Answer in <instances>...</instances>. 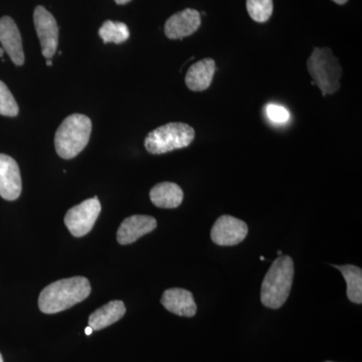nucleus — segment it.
<instances>
[{
    "label": "nucleus",
    "mask_w": 362,
    "mask_h": 362,
    "mask_svg": "<svg viewBox=\"0 0 362 362\" xmlns=\"http://www.w3.org/2000/svg\"><path fill=\"white\" fill-rule=\"evenodd\" d=\"M90 294L89 280L73 277L56 281L40 292V310L45 314H56L81 303Z\"/></svg>",
    "instance_id": "nucleus-1"
},
{
    "label": "nucleus",
    "mask_w": 362,
    "mask_h": 362,
    "mask_svg": "<svg viewBox=\"0 0 362 362\" xmlns=\"http://www.w3.org/2000/svg\"><path fill=\"white\" fill-rule=\"evenodd\" d=\"M294 280V262L290 256H279L267 272L261 287V302L271 309H279L289 298Z\"/></svg>",
    "instance_id": "nucleus-2"
},
{
    "label": "nucleus",
    "mask_w": 362,
    "mask_h": 362,
    "mask_svg": "<svg viewBox=\"0 0 362 362\" xmlns=\"http://www.w3.org/2000/svg\"><path fill=\"white\" fill-rule=\"evenodd\" d=\"M90 133L92 122L89 117L83 114L66 117L54 136L57 153L64 159L78 156L89 143Z\"/></svg>",
    "instance_id": "nucleus-3"
},
{
    "label": "nucleus",
    "mask_w": 362,
    "mask_h": 362,
    "mask_svg": "<svg viewBox=\"0 0 362 362\" xmlns=\"http://www.w3.org/2000/svg\"><path fill=\"white\" fill-rule=\"evenodd\" d=\"M307 68L323 96L334 94L340 88L342 68L337 57L328 47L314 49L307 61Z\"/></svg>",
    "instance_id": "nucleus-4"
},
{
    "label": "nucleus",
    "mask_w": 362,
    "mask_h": 362,
    "mask_svg": "<svg viewBox=\"0 0 362 362\" xmlns=\"http://www.w3.org/2000/svg\"><path fill=\"white\" fill-rule=\"evenodd\" d=\"M195 132L185 123H168L149 133L145 138V148L151 154H164L185 148L194 141Z\"/></svg>",
    "instance_id": "nucleus-5"
},
{
    "label": "nucleus",
    "mask_w": 362,
    "mask_h": 362,
    "mask_svg": "<svg viewBox=\"0 0 362 362\" xmlns=\"http://www.w3.org/2000/svg\"><path fill=\"white\" fill-rule=\"evenodd\" d=\"M101 213V204L97 197L81 202L71 207L66 214L65 223L74 237L81 238L89 233L94 228Z\"/></svg>",
    "instance_id": "nucleus-6"
},
{
    "label": "nucleus",
    "mask_w": 362,
    "mask_h": 362,
    "mask_svg": "<svg viewBox=\"0 0 362 362\" xmlns=\"http://www.w3.org/2000/svg\"><path fill=\"white\" fill-rule=\"evenodd\" d=\"M33 21L42 47V56L45 59H51L58 49V23L52 14L42 6L35 7Z\"/></svg>",
    "instance_id": "nucleus-7"
},
{
    "label": "nucleus",
    "mask_w": 362,
    "mask_h": 362,
    "mask_svg": "<svg viewBox=\"0 0 362 362\" xmlns=\"http://www.w3.org/2000/svg\"><path fill=\"white\" fill-rule=\"evenodd\" d=\"M247 232L249 228L245 221L226 214L220 216L214 223L211 238L214 244L218 246H235L246 239Z\"/></svg>",
    "instance_id": "nucleus-8"
},
{
    "label": "nucleus",
    "mask_w": 362,
    "mask_h": 362,
    "mask_svg": "<svg viewBox=\"0 0 362 362\" xmlns=\"http://www.w3.org/2000/svg\"><path fill=\"white\" fill-rule=\"evenodd\" d=\"M23 183L20 168L13 157L0 154V197L16 201L21 197Z\"/></svg>",
    "instance_id": "nucleus-9"
},
{
    "label": "nucleus",
    "mask_w": 362,
    "mask_h": 362,
    "mask_svg": "<svg viewBox=\"0 0 362 362\" xmlns=\"http://www.w3.org/2000/svg\"><path fill=\"white\" fill-rule=\"evenodd\" d=\"M201 23V14L199 11L187 8L168 18L164 26V33L168 39L180 40L197 32Z\"/></svg>",
    "instance_id": "nucleus-10"
},
{
    "label": "nucleus",
    "mask_w": 362,
    "mask_h": 362,
    "mask_svg": "<svg viewBox=\"0 0 362 362\" xmlns=\"http://www.w3.org/2000/svg\"><path fill=\"white\" fill-rule=\"evenodd\" d=\"M0 42L11 61L16 66H23L25 63L23 40L18 25L9 16L0 18Z\"/></svg>",
    "instance_id": "nucleus-11"
},
{
    "label": "nucleus",
    "mask_w": 362,
    "mask_h": 362,
    "mask_svg": "<svg viewBox=\"0 0 362 362\" xmlns=\"http://www.w3.org/2000/svg\"><path fill=\"white\" fill-rule=\"evenodd\" d=\"M157 221L150 216L136 214L125 218L117 232V240L120 245H130L143 235L156 230Z\"/></svg>",
    "instance_id": "nucleus-12"
},
{
    "label": "nucleus",
    "mask_w": 362,
    "mask_h": 362,
    "mask_svg": "<svg viewBox=\"0 0 362 362\" xmlns=\"http://www.w3.org/2000/svg\"><path fill=\"white\" fill-rule=\"evenodd\" d=\"M161 304L178 316L194 317L197 310L192 293L180 288L166 290L162 295Z\"/></svg>",
    "instance_id": "nucleus-13"
},
{
    "label": "nucleus",
    "mask_w": 362,
    "mask_h": 362,
    "mask_svg": "<svg viewBox=\"0 0 362 362\" xmlns=\"http://www.w3.org/2000/svg\"><path fill=\"white\" fill-rule=\"evenodd\" d=\"M216 71V62L213 59H204L188 69L185 84L194 92L207 90L213 82Z\"/></svg>",
    "instance_id": "nucleus-14"
},
{
    "label": "nucleus",
    "mask_w": 362,
    "mask_h": 362,
    "mask_svg": "<svg viewBox=\"0 0 362 362\" xmlns=\"http://www.w3.org/2000/svg\"><path fill=\"white\" fill-rule=\"evenodd\" d=\"M152 204L160 209H176L182 204L183 192L173 182H161L150 190Z\"/></svg>",
    "instance_id": "nucleus-15"
},
{
    "label": "nucleus",
    "mask_w": 362,
    "mask_h": 362,
    "mask_svg": "<svg viewBox=\"0 0 362 362\" xmlns=\"http://www.w3.org/2000/svg\"><path fill=\"white\" fill-rule=\"evenodd\" d=\"M126 313L125 304L120 300L109 302L93 312L89 317V326L93 330H102L116 323Z\"/></svg>",
    "instance_id": "nucleus-16"
},
{
    "label": "nucleus",
    "mask_w": 362,
    "mask_h": 362,
    "mask_svg": "<svg viewBox=\"0 0 362 362\" xmlns=\"http://www.w3.org/2000/svg\"><path fill=\"white\" fill-rule=\"evenodd\" d=\"M341 272L347 285V297L352 303H362V270L354 265L333 266Z\"/></svg>",
    "instance_id": "nucleus-17"
},
{
    "label": "nucleus",
    "mask_w": 362,
    "mask_h": 362,
    "mask_svg": "<svg viewBox=\"0 0 362 362\" xmlns=\"http://www.w3.org/2000/svg\"><path fill=\"white\" fill-rule=\"evenodd\" d=\"M99 35L105 44L114 42L122 44L130 37L129 28L123 23L119 21H107L99 30Z\"/></svg>",
    "instance_id": "nucleus-18"
},
{
    "label": "nucleus",
    "mask_w": 362,
    "mask_h": 362,
    "mask_svg": "<svg viewBox=\"0 0 362 362\" xmlns=\"http://www.w3.org/2000/svg\"><path fill=\"white\" fill-rule=\"evenodd\" d=\"M247 9L252 20L266 23L273 13V0H247Z\"/></svg>",
    "instance_id": "nucleus-19"
},
{
    "label": "nucleus",
    "mask_w": 362,
    "mask_h": 362,
    "mask_svg": "<svg viewBox=\"0 0 362 362\" xmlns=\"http://www.w3.org/2000/svg\"><path fill=\"white\" fill-rule=\"evenodd\" d=\"M20 108L7 86L0 81V115L16 117Z\"/></svg>",
    "instance_id": "nucleus-20"
},
{
    "label": "nucleus",
    "mask_w": 362,
    "mask_h": 362,
    "mask_svg": "<svg viewBox=\"0 0 362 362\" xmlns=\"http://www.w3.org/2000/svg\"><path fill=\"white\" fill-rule=\"evenodd\" d=\"M266 114L272 122L276 124H284L290 119L289 111L281 105L269 104L266 108Z\"/></svg>",
    "instance_id": "nucleus-21"
},
{
    "label": "nucleus",
    "mask_w": 362,
    "mask_h": 362,
    "mask_svg": "<svg viewBox=\"0 0 362 362\" xmlns=\"http://www.w3.org/2000/svg\"><path fill=\"white\" fill-rule=\"evenodd\" d=\"M131 0H115V2L117 4H120V6H122V4H128V2H130Z\"/></svg>",
    "instance_id": "nucleus-22"
},
{
    "label": "nucleus",
    "mask_w": 362,
    "mask_h": 362,
    "mask_svg": "<svg viewBox=\"0 0 362 362\" xmlns=\"http://www.w3.org/2000/svg\"><path fill=\"white\" fill-rule=\"evenodd\" d=\"M93 331H94V330H93L92 328H90L89 326V327L86 328L85 333L87 335H90V334H92Z\"/></svg>",
    "instance_id": "nucleus-23"
},
{
    "label": "nucleus",
    "mask_w": 362,
    "mask_h": 362,
    "mask_svg": "<svg viewBox=\"0 0 362 362\" xmlns=\"http://www.w3.org/2000/svg\"><path fill=\"white\" fill-rule=\"evenodd\" d=\"M333 1H334L335 4H346L347 0H333Z\"/></svg>",
    "instance_id": "nucleus-24"
},
{
    "label": "nucleus",
    "mask_w": 362,
    "mask_h": 362,
    "mask_svg": "<svg viewBox=\"0 0 362 362\" xmlns=\"http://www.w3.org/2000/svg\"><path fill=\"white\" fill-rule=\"evenodd\" d=\"M4 52L6 51H4V47H0V58L4 57Z\"/></svg>",
    "instance_id": "nucleus-25"
},
{
    "label": "nucleus",
    "mask_w": 362,
    "mask_h": 362,
    "mask_svg": "<svg viewBox=\"0 0 362 362\" xmlns=\"http://www.w3.org/2000/svg\"><path fill=\"white\" fill-rule=\"evenodd\" d=\"M47 65L49 66L52 65V59H47Z\"/></svg>",
    "instance_id": "nucleus-26"
},
{
    "label": "nucleus",
    "mask_w": 362,
    "mask_h": 362,
    "mask_svg": "<svg viewBox=\"0 0 362 362\" xmlns=\"http://www.w3.org/2000/svg\"><path fill=\"white\" fill-rule=\"evenodd\" d=\"M0 362H4V358H2L1 354H0Z\"/></svg>",
    "instance_id": "nucleus-27"
},
{
    "label": "nucleus",
    "mask_w": 362,
    "mask_h": 362,
    "mask_svg": "<svg viewBox=\"0 0 362 362\" xmlns=\"http://www.w3.org/2000/svg\"><path fill=\"white\" fill-rule=\"evenodd\" d=\"M279 256H282V251H278Z\"/></svg>",
    "instance_id": "nucleus-28"
},
{
    "label": "nucleus",
    "mask_w": 362,
    "mask_h": 362,
    "mask_svg": "<svg viewBox=\"0 0 362 362\" xmlns=\"http://www.w3.org/2000/svg\"><path fill=\"white\" fill-rule=\"evenodd\" d=\"M259 259H261V261H265V257H261Z\"/></svg>",
    "instance_id": "nucleus-29"
},
{
    "label": "nucleus",
    "mask_w": 362,
    "mask_h": 362,
    "mask_svg": "<svg viewBox=\"0 0 362 362\" xmlns=\"http://www.w3.org/2000/svg\"><path fill=\"white\" fill-rule=\"evenodd\" d=\"M327 362H330V361H327Z\"/></svg>",
    "instance_id": "nucleus-30"
}]
</instances>
